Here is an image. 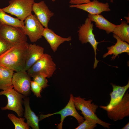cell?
<instances>
[{
	"label": "cell",
	"instance_id": "52a82bcc",
	"mask_svg": "<svg viewBox=\"0 0 129 129\" xmlns=\"http://www.w3.org/2000/svg\"><path fill=\"white\" fill-rule=\"evenodd\" d=\"M0 36L13 46L27 42V38L21 27L2 25L0 28Z\"/></svg>",
	"mask_w": 129,
	"mask_h": 129
},
{
	"label": "cell",
	"instance_id": "83f0119b",
	"mask_svg": "<svg viewBox=\"0 0 129 129\" xmlns=\"http://www.w3.org/2000/svg\"><path fill=\"white\" fill-rule=\"evenodd\" d=\"M91 0H70L69 3L71 5H78L88 3Z\"/></svg>",
	"mask_w": 129,
	"mask_h": 129
},
{
	"label": "cell",
	"instance_id": "5bb4252c",
	"mask_svg": "<svg viewBox=\"0 0 129 129\" xmlns=\"http://www.w3.org/2000/svg\"><path fill=\"white\" fill-rule=\"evenodd\" d=\"M44 48L35 44H29L25 59L24 70L27 71L44 54Z\"/></svg>",
	"mask_w": 129,
	"mask_h": 129
},
{
	"label": "cell",
	"instance_id": "ffe728a7",
	"mask_svg": "<svg viewBox=\"0 0 129 129\" xmlns=\"http://www.w3.org/2000/svg\"><path fill=\"white\" fill-rule=\"evenodd\" d=\"M14 71L0 65V89L3 91L13 88L12 79Z\"/></svg>",
	"mask_w": 129,
	"mask_h": 129
},
{
	"label": "cell",
	"instance_id": "d6986e66",
	"mask_svg": "<svg viewBox=\"0 0 129 129\" xmlns=\"http://www.w3.org/2000/svg\"><path fill=\"white\" fill-rule=\"evenodd\" d=\"M23 103L25 108L24 116L27 120V123L33 129H39V119L30 108L29 97L27 96L25 97L24 99Z\"/></svg>",
	"mask_w": 129,
	"mask_h": 129
},
{
	"label": "cell",
	"instance_id": "7402d4cb",
	"mask_svg": "<svg viewBox=\"0 0 129 129\" xmlns=\"http://www.w3.org/2000/svg\"><path fill=\"white\" fill-rule=\"evenodd\" d=\"M122 40L129 43V25L126 21H121L120 24L116 25L112 32Z\"/></svg>",
	"mask_w": 129,
	"mask_h": 129
},
{
	"label": "cell",
	"instance_id": "cb8c5ba5",
	"mask_svg": "<svg viewBox=\"0 0 129 129\" xmlns=\"http://www.w3.org/2000/svg\"><path fill=\"white\" fill-rule=\"evenodd\" d=\"M33 81L36 82L42 88L44 89L49 86L46 77L40 74L36 75L32 77Z\"/></svg>",
	"mask_w": 129,
	"mask_h": 129
},
{
	"label": "cell",
	"instance_id": "7c38bea8",
	"mask_svg": "<svg viewBox=\"0 0 129 129\" xmlns=\"http://www.w3.org/2000/svg\"><path fill=\"white\" fill-rule=\"evenodd\" d=\"M32 11L43 26L44 28L48 27V23L54 14L49 9L44 1L38 3L34 2L32 5Z\"/></svg>",
	"mask_w": 129,
	"mask_h": 129
},
{
	"label": "cell",
	"instance_id": "4316f807",
	"mask_svg": "<svg viewBox=\"0 0 129 129\" xmlns=\"http://www.w3.org/2000/svg\"><path fill=\"white\" fill-rule=\"evenodd\" d=\"M12 46L0 36V55Z\"/></svg>",
	"mask_w": 129,
	"mask_h": 129
},
{
	"label": "cell",
	"instance_id": "f546056e",
	"mask_svg": "<svg viewBox=\"0 0 129 129\" xmlns=\"http://www.w3.org/2000/svg\"><path fill=\"white\" fill-rule=\"evenodd\" d=\"M124 18H125L126 20H127V22H126L127 23H129V16H124Z\"/></svg>",
	"mask_w": 129,
	"mask_h": 129
},
{
	"label": "cell",
	"instance_id": "6da1fadb",
	"mask_svg": "<svg viewBox=\"0 0 129 129\" xmlns=\"http://www.w3.org/2000/svg\"><path fill=\"white\" fill-rule=\"evenodd\" d=\"M28 45L25 42L11 46L0 55V65L14 71L25 70Z\"/></svg>",
	"mask_w": 129,
	"mask_h": 129
},
{
	"label": "cell",
	"instance_id": "4dcf8cb0",
	"mask_svg": "<svg viewBox=\"0 0 129 129\" xmlns=\"http://www.w3.org/2000/svg\"><path fill=\"white\" fill-rule=\"evenodd\" d=\"M110 2L112 3H113V1L114 0H110Z\"/></svg>",
	"mask_w": 129,
	"mask_h": 129
},
{
	"label": "cell",
	"instance_id": "30bf717a",
	"mask_svg": "<svg viewBox=\"0 0 129 129\" xmlns=\"http://www.w3.org/2000/svg\"><path fill=\"white\" fill-rule=\"evenodd\" d=\"M31 77L25 70L16 72L13 73L12 83L14 89L25 96L31 93Z\"/></svg>",
	"mask_w": 129,
	"mask_h": 129
},
{
	"label": "cell",
	"instance_id": "d4e9b609",
	"mask_svg": "<svg viewBox=\"0 0 129 129\" xmlns=\"http://www.w3.org/2000/svg\"><path fill=\"white\" fill-rule=\"evenodd\" d=\"M97 124L88 119H85L75 129H93L97 126Z\"/></svg>",
	"mask_w": 129,
	"mask_h": 129
},
{
	"label": "cell",
	"instance_id": "2e32d148",
	"mask_svg": "<svg viewBox=\"0 0 129 129\" xmlns=\"http://www.w3.org/2000/svg\"><path fill=\"white\" fill-rule=\"evenodd\" d=\"M49 44L51 49L54 52L57 50L59 46L65 41L71 40V37H62L56 34L48 27L44 28L42 35Z\"/></svg>",
	"mask_w": 129,
	"mask_h": 129
},
{
	"label": "cell",
	"instance_id": "d6a6232c",
	"mask_svg": "<svg viewBox=\"0 0 129 129\" xmlns=\"http://www.w3.org/2000/svg\"><path fill=\"white\" fill-rule=\"evenodd\" d=\"M2 25L0 23V27H1V25Z\"/></svg>",
	"mask_w": 129,
	"mask_h": 129
},
{
	"label": "cell",
	"instance_id": "8992f818",
	"mask_svg": "<svg viewBox=\"0 0 129 129\" xmlns=\"http://www.w3.org/2000/svg\"><path fill=\"white\" fill-rule=\"evenodd\" d=\"M93 24L88 18H87L84 24H82L79 27L78 31V33L79 39L82 44L89 43L92 47L95 54V61L93 68L97 67L99 61L97 60L96 55L97 50H99L97 46L99 43L96 40L95 35L93 32Z\"/></svg>",
	"mask_w": 129,
	"mask_h": 129
},
{
	"label": "cell",
	"instance_id": "603a6c76",
	"mask_svg": "<svg viewBox=\"0 0 129 129\" xmlns=\"http://www.w3.org/2000/svg\"><path fill=\"white\" fill-rule=\"evenodd\" d=\"M8 117L14 125L15 129H29L30 127L25 122V118L22 117L18 118L13 114H8Z\"/></svg>",
	"mask_w": 129,
	"mask_h": 129
},
{
	"label": "cell",
	"instance_id": "3957f363",
	"mask_svg": "<svg viewBox=\"0 0 129 129\" xmlns=\"http://www.w3.org/2000/svg\"><path fill=\"white\" fill-rule=\"evenodd\" d=\"M34 0H10L9 5L2 8L6 13L16 16L20 20L24 21L32 14Z\"/></svg>",
	"mask_w": 129,
	"mask_h": 129
},
{
	"label": "cell",
	"instance_id": "4fadbf2b",
	"mask_svg": "<svg viewBox=\"0 0 129 129\" xmlns=\"http://www.w3.org/2000/svg\"><path fill=\"white\" fill-rule=\"evenodd\" d=\"M69 7L83 10L92 15L101 14L103 12L109 11L111 10L108 2L103 3L97 0H94L86 3L71 5Z\"/></svg>",
	"mask_w": 129,
	"mask_h": 129
},
{
	"label": "cell",
	"instance_id": "277c9868",
	"mask_svg": "<svg viewBox=\"0 0 129 129\" xmlns=\"http://www.w3.org/2000/svg\"><path fill=\"white\" fill-rule=\"evenodd\" d=\"M56 65L49 54L44 53L27 72L31 77L37 75H44L47 78L51 77L56 70Z\"/></svg>",
	"mask_w": 129,
	"mask_h": 129
},
{
	"label": "cell",
	"instance_id": "ac0fdd59",
	"mask_svg": "<svg viewBox=\"0 0 129 129\" xmlns=\"http://www.w3.org/2000/svg\"><path fill=\"white\" fill-rule=\"evenodd\" d=\"M88 17L91 22H95L97 27L100 30H104L108 34L112 32L116 26L108 21L101 14H89Z\"/></svg>",
	"mask_w": 129,
	"mask_h": 129
},
{
	"label": "cell",
	"instance_id": "9a60e30c",
	"mask_svg": "<svg viewBox=\"0 0 129 129\" xmlns=\"http://www.w3.org/2000/svg\"><path fill=\"white\" fill-rule=\"evenodd\" d=\"M113 88V91L110 94V100L106 106L100 105L101 108L107 111L118 104L121 101L126 91L129 88V81L126 85L123 86H118L111 83Z\"/></svg>",
	"mask_w": 129,
	"mask_h": 129
},
{
	"label": "cell",
	"instance_id": "f1b7e54d",
	"mask_svg": "<svg viewBox=\"0 0 129 129\" xmlns=\"http://www.w3.org/2000/svg\"><path fill=\"white\" fill-rule=\"evenodd\" d=\"M129 129V122H128L122 128V129Z\"/></svg>",
	"mask_w": 129,
	"mask_h": 129
},
{
	"label": "cell",
	"instance_id": "ba28073f",
	"mask_svg": "<svg viewBox=\"0 0 129 129\" xmlns=\"http://www.w3.org/2000/svg\"><path fill=\"white\" fill-rule=\"evenodd\" d=\"M24 22V26L21 27L31 42H36L42 38L44 28L35 15L29 16Z\"/></svg>",
	"mask_w": 129,
	"mask_h": 129
},
{
	"label": "cell",
	"instance_id": "44dd1931",
	"mask_svg": "<svg viewBox=\"0 0 129 129\" xmlns=\"http://www.w3.org/2000/svg\"><path fill=\"white\" fill-rule=\"evenodd\" d=\"M0 23L2 25L22 27L24 25V21H22L18 18H14L6 13L2 9L0 8Z\"/></svg>",
	"mask_w": 129,
	"mask_h": 129
},
{
	"label": "cell",
	"instance_id": "484cf974",
	"mask_svg": "<svg viewBox=\"0 0 129 129\" xmlns=\"http://www.w3.org/2000/svg\"><path fill=\"white\" fill-rule=\"evenodd\" d=\"M31 90L34 95L37 97L41 98L42 97L41 92L42 88L36 82L33 81H31Z\"/></svg>",
	"mask_w": 129,
	"mask_h": 129
},
{
	"label": "cell",
	"instance_id": "9c48e42d",
	"mask_svg": "<svg viewBox=\"0 0 129 129\" xmlns=\"http://www.w3.org/2000/svg\"><path fill=\"white\" fill-rule=\"evenodd\" d=\"M73 97V94H70L68 103L63 108L59 111L52 113L40 115L39 120L55 114H59L61 116V119L60 122L58 124L57 127L58 129H62L63 121L65 118L68 116L74 117L79 124H81L84 121V117L81 116L77 111L74 103Z\"/></svg>",
	"mask_w": 129,
	"mask_h": 129
},
{
	"label": "cell",
	"instance_id": "1f68e13d",
	"mask_svg": "<svg viewBox=\"0 0 129 129\" xmlns=\"http://www.w3.org/2000/svg\"><path fill=\"white\" fill-rule=\"evenodd\" d=\"M53 2H54L56 1V0H51Z\"/></svg>",
	"mask_w": 129,
	"mask_h": 129
},
{
	"label": "cell",
	"instance_id": "8fae6325",
	"mask_svg": "<svg viewBox=\"0 0 129 129\" xmlns=\"http://www.w3.org/2000/svg\"><path fill=\"white\" fill-rule=\"evenodd\" d=\"M108 117L114 121L122 120L129 116V91L125 92L120 102L107 110Z\"/></svg>",
	"mask_w": 129,
	"mask_h": 129
},
{
	"label": "cell",
	"instance_id": "5b68a950",
	"mask_svg": "<svg viewBox=\"0 0 129 129\" xmlns=\"http://www.w3.org/2000/svg\"><path fill=\"white\" fill-rule=\"evenodd\" d=\"M4 95L7 99L8 102L5 107L0 108L3 110H9L15 112L19 117H22L24 114L22 107L23 100L26 97L11 88L0 91V96Z\"/></svg>",
	"mask_w": 129,
	"mask_h": 129
},
{
	"label": "cell",
	"instance_id": "7a4b0ae2",
	"mask_svg": "<svg viewBox=\"0 0 129 129\" xmlns=\"http://www.w3.org/2000/svg\"><path fill=\"white\" fill-rule=\"evenodd\" d=\"M85 99L80 96L74 97V103L76 109L81 111V113L85 119L90 120L105 128L109 129L111 124L101 120L96 114L98 106L92 102V100H86Z\"/></svg>",
	"mask_w": 129,
	"mask_h": 129
},
{
	"label": "cell",
	"instance_id": "e0dca14e",
	"mask_svg": "<svg viewBox=\"0 0 129 129\" xmlns=\"http://www.w3.org/2000/svg\"><path fill=\"white\" fill-rule=\"evenodd\" d=\"M113 37L117 40V42L114 45L107 48L108 52L104 54L103 56L105 58L109 55H113L111 60L115 59L118 54L124 53H126L129 54V45L128 43L121 39L117 36L113 34Z\"/></svg>",
	"mask_w": 129,
	"mask_h": 129
},
{
	"label": "cell",
	"instance_id": "836d02e7",
	"mask_svg": "<svg viewBox=\"0 0 129 129\" xmlns=\"http://www.w3.org/2000/svg\"></svg>",
	"mask_w": 129,
	"mask_h": 129
}]
</instances>
